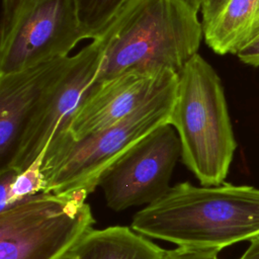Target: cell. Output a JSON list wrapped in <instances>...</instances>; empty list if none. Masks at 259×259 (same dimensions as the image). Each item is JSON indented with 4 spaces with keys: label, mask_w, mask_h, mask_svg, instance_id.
Instances as JSON below:
<instances>
[{
    "label": "cell",
    "mask_w": 259,
    "mask_h": 259,
    "mask_svg": "<svg viewBox=\"0 0 259 259\" xmlns=\"http://www.w3.org/2000/svg\"><path fill=\"white\" fill-rule=\"evenodd\" d=\"M181 145L174 127L163 124L116 160L98 186L108 207L115 211L148 205L170 189Z\"/></svg>",
    "instance_id": "obj_8"
},
{
    "label": "cell",
    "mask_w": 259,
    "mask_h": 259,
    "mask_svg": "<svg viewBox=\"0 0 259 259\" xmlns=\"http://www.w3.org/2000/svg\"><path fill=\"white\" fill-rule=\"evenodd\" d=\"M70 57L0 75V171L9 168L27 120Z\"/></svg>",
    "instance_id": "obj_10"
},
{
    "label": "cell",
    "mask_w": 259,
    "mask_h": 259,
    "mask_svg": "<svg viewBox=\"0 0 259 259\" xmlns=\"http://www.w3.org/2000/svg\"><path fill=\"white\" fill-rule=\"evenodd\" d=\"M194 0H132L102 33L98 80L130 70L179 74L203 38Z\"/></svg>",
    "instance_id": "obj_2"
},
{
    "label": "cell",
    "mask_w": 259,
    "mask_h": 259,
    "mask_svg": "<svg viewBox=\"0 0 259 259\" xmlns=\"http://www.w3.org/2000/svg\"><path fill=\"white\" fill-rule=\"evenodd\" d=\"M0 75L66 58L90 39L76 0H2Z\"/></svg>",
    "instance_id": "obj_6"
},
{
    "label": "cell",
    "mask_w": 259,
    "mask_h": 259,
    "mask_svg": "<svg viewBox=\"0 0 259 259\" xmlns=\"http://www.w3.org/2000/svg\"><path fill=\"white\" fill-rule=\"evenodd\" d=\"M239 259H259V237L250 241L249 247Z\"/></svg>",
    "instance_id": "obj_18"
},
{
    "label": "cell",
    "mask_w": 259,
    "mask_h": 259,
    "mask_svg": "<svg viewBox=\"0 0 259 259\" xmlns=\"http://www.w3.org/2000/svg\"><path fill=\"white\" fill-rule=\"evenodd\" d=\"M104 49L101 34L70 57L27 120L8 169L23 171L46 152L56 134L67 131L72 116L98 81Z\"/></svg>",
    "instance_id": "obj_7"
},
{
    "label": "cell",
    "mask_w": 259,
    "mask_h": 259,
    "mask_svg": "<svg viewBox=\"0 0 259 259\" xmlns=\"http://www.w3.org/2000/svg\"><path fill=\"white\" fill-rule=\"evenodd\" d=\"M165 259H220L217 251L192 250L177 247L166 251Z\"/></svg>",
    "instance_id": "obj_15"
},
{
    "label": "cell",
    "mask_w": 259,
    "mask_h": 259,
    "mask_svg": "<svg viewBox=\"0 0 259 259\" xmlns=\"http://www.w3.org/2000/svg\"><path fill=\"white\" fill-rule=\"evenodd\" d=\"M177 76L167 71L130 70L98 80L72 116L67 132L81 139L122 121L175 83Z\"/></svg>",
    "instance_id": "obj_9"
},
{
    "label": "cell",
    "mask_w": 259,
    "mask_h": 259,
    "mask_svg": "<svg viewBox=\"0 0 259 259\" xmlns=\"http://www.w3.org/2000/svg\"><path fill=\"white\" fill-rule=\"evenodd\" d=\"M132 229L180 248L220 253L259 237V188L181 182L139 210Z\"/></svg>",
    "instance_id": "obj_1"
},
{
    "label": "cell",
    "mask_w": 259,
    "mask_h": 259,
    "mask_svg": "<svg viewBox=\"0 0 259 259\" xmlns=\"http://www.w3.org/2000/svg\"><path fill=\"white\" fill-rule=\"evenodd\" d=\"M88 193L40 192L0 212V259H70L93 231Z\"/></svg>",
    "instance_id": "obj_5"
},
{
    "label": "cell",
    "mask_w": 259,
    "mask_h": 259,
    "mask_svg": "<svg viewBox=\"0 0 259 259\" xmlns=\"http://www.w3.org/2000/svg\"><path fill=\"white\" fill-rule=\"evenodd\" d=\"M45 154L46 152L42 153L35 161H33V163L30 164L26 169L17 174L10 188L6 209L23 199H26L44 191L45 179L41 168L44 164Z\"/></svg>",
    "instance_id": "obj_14"
},
{
    "label": "cell",
    "mask_w": 259,
    "mask_h": 259,
    "mask_svg": "<svg viewBox=\"0 0 259 259\" xmlns=\"http://www.w3.org/2000/svg\"><path fill=\"white\" fill-rule=\"evenodd\" d=\"M177 81L122 121L74 139L69 132L54 136L46 149L42 192H92L103 173L135 145L169 122Z\"/></svg>",
    "instance_id": "obj_4"
},
{
    "label": "cell",
    "mask_w": 259,
    "mask_h": 259,
    "mask_svg": "<svg viewBox=\"0 0 259 259\" xmlns=\"http://www.w3.org/2000/svg\"><path fill=\"white\" fill-rule=\"evenodd\" d=\"M18 172L13 169L0 171V212L7 207L10 188Z\"/></svg>",
    "instance_id": "obj_17"
},
{
    "label": "cell",
    "mask_w": 259,
    "mask_h": 259,
    "mask_svg": "<svg viewBox=\"0 0 259 259\" xmlns=\"http://www.w3.org/2000/svg\"><path fill=\"white\" fill-rule=\"evenodd\" d=\"M166 251L133 229L114 226L91 231L70 259H165Z\"/></svg>",
    "instance_id": "obj_12"
},
{
    "label": "cell",
    "mask_w": 259,
    "mask_h": 259,
    "mask_svg": "<svg viewBox=\"0 0 259 259\" xmlns=\"http://www.w3.org/2000/svg\"><path fill=\"white\" fill-rule=\"evenodd\" d=\"M132 0H76L80 20L90 39L99 37Z\"/></svg>",
    "instance_id": "obj_13"
},
{
    "label": "cell",
    "mask_w": 259,
    "mask_h": 259,
    "mask_svg": "<svg viewBox=\"0 0 259 259\" xmlns=\"http://www.w3.org/2000/svg\"><path fill=\"white\" fill-rule=\"evenodd\" d=\"M258 33H259V18L255 21V23H254V25H253V27H252V29H251V31H250V34H249V36H248L246 42L249 41V40H250L251 38H253L254 36H256ZM246 42H245V44H246ZM245 44H244V45H245ZM244 45H243V46H244Z\"/></svg>",
    "instance_id": "obj_19"
},
{
    "label": "cell",
    "mask_w": 259,
    "mask_h": 259,
    "mask_svg": "<svg viewBox=\"0 0 259 259\" xmlns=\"http://www.w3.org/2000/svg\"><path fill=\"white\" fill-rule=\"evenodd\" d=\"M200 12L208 48L218 55H236L259 18V0H205Z\"/></svg>",
    "instance_id": "obj_11"
},
{
    "label": "cell",
    "mask_w": 259,
    "mask_h": 259,
    "mask_svg": "<svg viewBox=\"0 0 259 259\" xmlns=\"http://www.w3.org/2000/svg\"><path fill=\"white\" fill-rule=\"evenodd\" d=\"M245 64L259 66V33L247 41L236 54Z\"/></svg>",
    "instance_id": "obj_16"
},
{
    "label": "cell",
    "mask_w": 259,
    "mask_h": 259,
    "mask_svg": "<svg viewBox=\"0 0 259 259\" xmlns=\"http://www.w3.org/2000/svg\"><path fill=\"white\" fill-rule=\"evenodd\" d=\"M194 1H195V2H197L198 4H200V6H201V3H202L203 1H205V0H194Z\"/></svg>",
    "instance_id": "obj_20"
},
{
    "label": "cell",
    "mask_w": 259,
    "mask_h": 259,
    "mask_svg": "<svg viewBox=\"0 0 259 259\" xmlns=\"http://www.w3.org/2000/svg\"><path fill=\"white\" fill-rule=\"evenodd\" d=\"M181 145V159L201 185L225 183L237 148L222 81L196 54L177 76L169 122Z\"/></svg>",
    "instance_id": "obj_3"
}]
</instances>
